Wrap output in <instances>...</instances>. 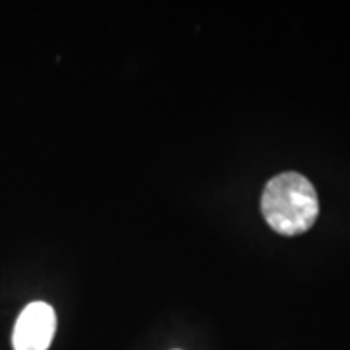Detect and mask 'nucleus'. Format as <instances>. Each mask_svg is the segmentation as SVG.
Masks as SVG:
<instances>
[{"label":"nucleus","mask_w":350,"mask_h":350,"mask_svg":"<svg viewBox=\"0 0 350 350\" xmlns=\"http://www.w3.org/2000/svg\"><path fill=\"white\" fill-rule=\"evenodd\" d=\"M261 211L278 234L288 237L304 234L318 217L317 190L308 178L297 172L275 175L262 191Z\"/></svg>","instance_id":"nucleus-1"},{"label":"nucleus","mask_w":350,"mask_h":350,"mask_svg":"<svg viewBox=\"0 0 350 350\" xmlns=\"http://www.w3.org/2000/svg\"><path fill=\"white\" fill-rule=\"evenodd\" d=\"M57 329L54 308L46 301L26 305L13 327V350H47Z\"/></svg>","instance_id":"nucleus-2"}]
</instances>
